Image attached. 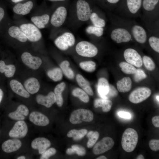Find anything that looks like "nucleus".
I'll list each match as a JSON object with an SVG mask.
<instances>
[{"instance_id": "a878e982", "label": "nucleus", "mask_w": 159, "mask_h": 159, "mask_svg": "<svg viewBox=\"0 0 159 159\" xmlns=\"http://www.w3.org/2000/svg\"><path fill=\"white\" fill-rule=\"evenodd\" d=\"M76 78L79 85L88 94L93 95L94 93L89 82L80 74H77Z\"/></svg>"}, {"instance_id": "473e14b6", "label": "nucleus", "mask_w": 159, "mask_h": 159, "mask_svg": "<svg viewBox=\"0 0 159 159\" xmlns=\"http://www.w3.org/2000/svg\"><path fill=\"white\" fill-rule=\"evenodd\" d=\"M48 77L55 82L61 80L63 77V73L61 69L56 67L48 71L47 73Z\"/></svg>"}, {"instance_id": "9b49d317", "label": "nucleus", "mask_w": 159, "mask_h": 159, "mask_svg": "<svg viewBox=\"0 0 159 159\" xmlns=\"http://www.w3.org/2000/svg\"><path fill=\"white\" fill-rule=\"evenodd\" d=\"M124 58L129 64L139 68L143 65V60L140 55L134 49L128 48L124 53Z\"/></svg>"}, {"instance_id": "c03bdc74", "label": "nucleus", "mask_w": 159, "mask_h": 159, "mask_svg": "<svg viewBox=\"0 0 159 159\" xmlns=\"http://www.w3.org/2000/svg\"><path fill=\"white\" fill-rule=\"evenodd\" d=\"M57 152V150L54 148H51L46 150L40 157V159H48L50 157L55 155Z\"/></svg>"}, {"instance_id": "a18cd8bd", "label": "nucleus", "mask_w": 159, "mask_h": 159, "mask_svg": "<svg viewBox=\"0 0 159 159\" xmlns=\"http://www.w3.org/2000/svg\"><path fill=\"white\" fill-rule=\"evenodd\" d=\"M134 76V80L136 82H138L145 79L147 77V75L144 71L140 69H137Z\"/></svg>"}, {"instance_id": "c9c22d12", "label": "nucleus", "mask_w": 159, "mask_h": 159, "mask_svg": "<svg viewBox=\"0 0 159 159\" xmlns=\"http://www.w3.org/2000/svg\"><path fill=\"white\" fill-rule=\"evenodd\" d=\"M99 136V133L97 131H91L87 134V137L88 138L87 146L88 148H92L95 144Z\"/></svg>"}, {"instance_id": "aec40b11", "label": "nucleus", "mask_w": 159, "mask_h": 159, "mask_svg": "<svg viewBox=\"0 0 159 159\" xmlns=\"http://www.w3.org/2000/svg\"><path fill=\"white\" fill-rule=\"evenodd\" d=\"M24 86L26 91L31 94L37 93L40 88L38 80L34 77H31L26 80L24 82Z\"/></svg>"}, {"instance_id": "4c0bfd02", "label": "nucleus", "mask_w": 159, "mask_h": 159, "mask_svg": "<svg viewBox=\"0 0 159 159\" xmlns=\"http://www.w3.org/2000/svg\"><path fill=\"white\" fill-rule=\"evenodd\" d=\"M90 19L94 26L103 27L105 25V20L99 17L97 14L95 12L91 13Z\"/></svg>"}, {"instance_id": "f257e3e1", "label": "nucleus", "mask_w": 159, "mask_h": 159, "mask_svg": "<svg viewBox=\"0 0 159 159\" xmlns=\"http://www.w3.org/2000/svg\"><path fill=\"white\" fill-rule=\"evenodd\" d=\"M138 140V134L135 129L129 128L124 132L122 138L121 145L122 149L130 153L135 149Z\"/></svg>"}, {"instance_id": "4be33fe9", "label": "nucleus", "mask_w": 159, "mask_h": 159, "mask_svg": "<svg viewBox=\"0 0 159 159\" xmlns=\"http://www.w3.org/2000/svg\"><path fill=\"white\" fill-rule=\"evenodd\" d=\"M16 67L12 64H7L3 59L0 60V73L6 77L11 78L14 74Z\"/></svg>"}, {"instance_id": "5701e85b", "label": "nucleus", "mask_w": 159, "mask_h": 159, "mask_svg": "<svg viewBox=\"0 0 159 159\" xmlns=\"http://www.w3.org/2000/svg\"><path fill=\"white\" fill-rule=\"evenodd\" d=\"M132 33L135 40L138 43H145L147 39V34L145 29L141 26L135 25L132 27Z\"/></svg>"}, {"instance_id": "f8f14e48", "label": "nucleus", "mask_w": 159, "mask_h": 159, "mask_svg": "<svg viewBox=\"0 0 159 159\" xmlns=\"http://www.w3.org/2000/svg\"><path fill=\"white\" fill-rule=\"evenodd\" d=\"M24 63L29 68L33 69H38L41 65L42 61L39 57L34 56L27 52L23 53L21 57Z\"/></svg>"}, {"instance_id": "ddd939ff", "label": "nucleus", "mask_w": 159, "mask_h": 159, "mask_svg": "<svg viewBox=\"0 0 159 159\" xmlns=\"http://www.w3.org/2000/svg\"><path fill=\"white\" fill-rule=\"evenodd\" d=\"M110 36L111 39L117 43L129 42L131 39V35L128 31L122 28H117L113 30Z\"/></svg>"}, {"instance_id": "e433bc0d", "label": "nucleus", "mask_w": 159, "mask_h": 159, "mask_svg": "<svg viewBox=\"0 0 159 159\" xmlns=\"http://www.w3.org/2000/svg\"><path fill=\"white\" fill-rule=\"evenodd\" d=\"M119 66L122 71L127 74H134L137 71L136 69L133 65L127 62H121Z\"/></svg>"}, {"instance_id": "680f3d73", "label": "nucleus", "mask_w": 159, "mask_h": 159, "mask_svg": "<svg viewBox=\"0 0 159 159\" xmlns=\"http://www.w3.org/2000/svg\"><path fill=\"white\" fill-rule=\"evenodd\" d=\"M49 1H64L66 0H49Z\"/></svg>"}, {"instance_id": "3c124183", "label": "nucleus", "mask_w": 159, "mask_h": 159, "mask_svg": "<svg viewBox=\"0 0 159 159\" xmlns=\"http://www.w3.org/2000/svg\"><path fill=\"white\" fill-rule=\"evenodd\" d=\"M152 123L153 125L155 127H159V116H155L153 117L152 119Z\"/></svg>"}, {"instance_id": "864d4df0", "label": "nucleus", "mask_w": 159, "mask_h": 159, "mask_svg": "<svg viewBox=\"0 0 159 159\" xmlns=\"http://www.w3.org/2000/svg\"><path fill=\"white\" fill-rule=\"evenodd\" d=\"M4 90L0 86V105L1 104L4 100Z\"/></svg>"}, {"instance_id": "f03ea898", "label": "nucleus", "mask_w": 159, "mask_h": 159, "mask_svg": "<svg viewBox=\"0 0 159 159\" xmlns=\"http://www.w3.org/2000/svg\"><path fill=\"white\" fill-rule=\"evenodd\" d=\"M94 115L90 110L79 109L74 111L71 113L69 121L74 124H78L83 122H90L93 119Z\"/></svg>"}, {"instance_id": "0eeeda50", "label": "nucleus", "mask_w": 159, "mask_h": 159, "mask_svg": "<svg viewBox=\"0 0 159 159\" xmlns=\"http://www.w3.org/2000/svg\"><path fill=\"white\" fill-rule=\"evenodd\" d=\"M76 13L78 19L82 21L90 18L91 11L89 4L85 0H78L76 4Z\"/></svg>"}, {"instance_id": "a19ab883", "label": "nucleus", "mask_w": 159, "mask_h": 159, "mask_svg": "<svg viewBox=\"0 0 159 159\" xmlns=\"http://www.w3.org/2000/svg\"><path fill=\"white\" fill-rule=\"evenodd\" d=\"M143 62L146 68L149 71H153L155 68V63L149 57L144 56L143 58Z\"/></svg>"}, {"instance_id": "393cba45", "label": "nucleus", "mask_w": 159, "mask_h": 159, "mask_svg": "<svg viewBox=\"0 0 159 159\" xmlns=\"http://www.w3.org/2000/svg\"><path fill=\"white\" fill-rule=\"evenodd\" d=\"M117 86L118 90L120 92H128L132 88L131 80L129 77H124L117 82Z\"/></svg>"}, {"instance_id": "09e8293b", "label": "nucleus", "mask_w": 159, "mask_h": 159, "mask_svg": "<svg viewBox=\"0 0 159 159\" xmlns=\"http://www.w3.org/2000/svg\"><path fill=\"white\" fill-rule=\"evenodd\" d=\"M150 148L153 151H156L159 150V140L152 139L150 140L149 143Z\"/></svg>"}, {"instance_id": "49530a36", "label": "nucleus", "mask_w": 159, "mask_h": 159, "mask_svg": "<svg viewBox=\"0 0 159 159\" xmlns=\"http://www.w3.org/2000/svg\"><path fill=\"white\" fill-rule=\"evenodd\" d=\"M71 148L73 149L74 153L77 154L79 156H84L86 154L85 149L82 146L78 145H72Z\"/></svg>"}, {"instance_id": "423d86ee", "label": "nucleus", "mask_w": 159, "mask_h": 159, "mask_svg": "<svg viewBox=\"0 0 159 159\" xmlns=\"http://www.w3.org/2000/svg\"><path fill=\"white\" fill-rule=\"evenodd\" d=\"M151 94L150 89L145 87H140L133 90L129 96V100L134 104L140 103L148 98Z\"/></svg>"}, {"instance_id": "2f4dec72", "label": "nucleus", "mask_w": 159, "mask_h": 159, "mask_svg": "<svg viewBox=\"0 0 159 159\" xmlns=\"http://www.w3.org/2000/svg\"><path fill=\"white\" fill-rule=\"evenodd\" d=\"M87 133V130L85 129L80 130L72 129L68 132L67 135L69 138H73L74 140L77 141L82 138Z\"/></svg>"}, {"instance_id": "1a4fd4ad", "label": "nucleus", "mask_w": 159, "mask_h": 159, "mask_svg": "<svg viewBox=\"0 0 159 159\" xmlns=\"http://www.w3.org/2000/svg\"><path fill=\"white\" fill-rule=\"evenodd\" d=\"M114 144V142L112 138L105 137L94 145L93 153L96 155L102 154L111 149Z\"/></svg>"}, {"instance_id": "ea45409f", "label": "nucleus", "mask_w": 159, "mask_h": 159, "mask_svg": "<svg viewBox=\"0 0 159 159\" xmlns=\"http://www.w3.org/2000/svg\"><path fill=\"white\" fill-rule=\"evenodd\" d=\"M86 31L89 34H93L97 37H100L103 34L104 29L103 27L89 26L87 27Z\"/></svg>"}, {"instance_id": "4d7b16f0", "label": "nucleus", "mask_w": 159, "mask_h": 159, "mask_svg": "<svg viewBox=\"0 0 159 159\" xmlns=\"http://www.w3.org/2000/svg\"><path fill=\"white\" fill-rule=\"evenodd\" d=\"M137 159H144L143 155L142 154H140L138 155L136 158Z\"/></svg>"}, {"instance_id": "cd10ccee", "label": "nucleus", "mask_w": 159, "mask_h": 159, "mask_svg": "<svg viewBox=\"0 0 159 159\" xmlns=\"http://www.w3.org/2000/svg\"><path fill=\"white\" fill-rule=\"evenodd\" d=\"M66 85L65 82H62L58 84L55 87L54 93L56 98V103L57 105L61 107L63 103V100L62 93L66 87Z\"/></svg>"}, {"instance_id": "c85d7f7f", "label": "nucleus", "mask_w": 159, "mask_h": 159, "mask_svg": "<svg viewBox=\"0 0 159 159\" xmlns=\"http://www.w3.org/2000/svg\"><path fill=\"white\" fill-rule=\"evenodd\" d=\"M94 105L95 108L101 107L103 112H107L110 110L112 103L107 99H96L94 100Z\"/></svg>"}, {"instance_id": "e2e57ef3", "label": "nucleus", "mask_w": 159, "mask_h": 159, "mask_svg": "<svg viewBox=\"0 0 159 159\" xmlns=\"http://www.w3.org/2000/svg\"><path fill=\"white\" fill-rule=\"evenodd\" d=\"M159 97L158 95L156 97V99H157L158 101V102H159Z\"/></svg>"}, {"instance_id": "f704fd0d", "label": "nucleus", "mask_w": 159, "mask_h": 159, "mask_svg": "<svg viewBox=\"0 0 159 159\" xmlns=\"http://www.w3.org/2000/svg\"><path fill=\"white\" fill-rule=\"evenodd\" d=\"M142 0H127V5L130 11L132 14L136 13L140 8Z\"/></svg>"}, {"instance_id": "f3484780", "label": "nucleus", "mask_w": 159, "mask_h": 159, "mask_svg": "<svg viewBox=\"0 0 159 159\" xmlns=\"http://www.w3.org/2000/svg\"><path fill=\"white\" fill-rule=\"evenodd\" d=\"M29 113V110L28 107L25 105L21 104L18 106L15 111L10 112L8 116L14 120H24L25 117L28 116Z\"/></svg>"}, {"instance_id": "58836bf2", "label": "nucleus", "mask_w": 159, "mask_h": 159, "mask_svg": "<svg viewBox=\"0 0 159 159\" xmlns=\"http://www.w3.org/2000/svg\"><path fill=\"white\" fill-rule=\"evenodd\" d=\"M79 65L82 69L88 72H92L96 69V64L92 61L82 62L80 63Z\"/></svg>"}, {"instance_id": "72a5a7b5", "label": "nucleus", "mask_w": 159, "mask_h": 159, "mask_svg": "<svg viewBox=\"0 0 159 159\" xmlns=\"http://www.w3.org/2000/svg\"><path fill=\"white\" fill-rule=\"evenodd\" d=\"M72 93L74 96L79 98L85 103H87L89 101L88 94L82 89L78 87L75 88L72 90Z\"/></svg>"}, {"instance_id": "20e7f679", "label": "nucleus", "mask_w": 159, "mask_h": 159, "mask_svg": "<svg viewBox=\"0 0 159 159\" xmlns=\"http://www.w3.org/2000/svg\"><path fill=\"white\" fill-rule=\"evenodd\" d=\"M75 42V39L73 34L70 32H66L58 37L54 40V43L59 49L64 51L73 46Z\"/></svg>"}, {"instance_id": "6ab92c4d", "label": "nucleus", "mask_w": 159, "mask_h": 159, "mask_svg": "<svg viewBox=\"0 0 159 159\" xmlns=\"http://www.w3.org/2000/svg\"><path fill=\"white\" fill-rule=\"evenodd\" d=\"M9 85L12 91L16 94L25 98L29 97V93L18 81L15 79L12 80L10 81Z\"/></svg>"}, {"instance_id": "052dcab7", "label": "nucleus", "mask_w": 159, "mask_h": 159, "mask_svg": "<svg viewBox=\"0 0 159 159\" xmlns=\"http://www.w3.org/2000/svg\"><path fill=\"white\" fill-rule=\"evenodd\" d=\"M11 1L14 3H17L24 0H11Z\"/></svg>"}, {"instance_id": "b1692460", "label": "nucleus", "mask_w": 159, "mask_h": 159, "mask_svg": "<svg viewBox=\"0 0 159 159\" xmlns=\"http://www.w3.org/2000/svg\"><path fill=\"white\" fill-rule=\"evenodd\" d=\"M8 32L10 36L16 39L21 42H25L27 39L22 30L17 26H11L9 29Z\"/></svg>"}, {"instance_id": "39448f33", "label": "nucleus", "mask_w": 159, "mask_h": 159, "mask_svg": "<svg viewBox=\"0 0 159 159\" xmlns=\"http://www.w3.org/2000/svg\"><path fill=\"white\" fill-rule=\"evenodd\" d=\"M20 28L25 35L27 39L30 42H37L42 37V33L40 30L33 24H23L20 26Z\"/></svg>"}, {"instance_id": "412c9836", "label": "nucleus", "mask_w": 159, "mask_h": 159, "mask_svg": "<svg viewBox=\"0 0 159 159\" xmlns=\"http://www.w3.org/2000/svg\"><path fill=\"white\" fill-rule=\"evenodd\" d=\"M33 6V2L30 1L24 4H16L13 7V10L17 14L25 15L30 12Z\"/></svg>"}, {"instance_id": "c756f323", "label": "nucleus", "mask_w": 159, "mask_h": 159, "mask_svg": "<svg viewBox=\"0 0 159 159\" xmlns=\"http://www.w3.org/2000/svg\"><path fill=\"white\" fill-rule=\"evenodd\" d=\"M50 17L47 14L41 16H34L31 18V21L38 28L43 29L49 22Z\"/></svg>"}, {"instance_id": "13d9d810", "label": "nucleus", "mask_w": 159, "mask_h": 159, "mask_svg": "<svg viewBox=\"0 0 159 159\" xmlns=\"http://www.w3.org/2000/svg\"><path fill=\"white\" fill-rule=\"evenodd\" d=\"M96 159H107V158L104 155H102L101 156H100Z\"/></svg>"}, {"instance_id": "37998d69", "label": "nucleus", "mask_w": 159, "mask_h": 159, "mask_svg": "<svg viewBox=\"0 0 159 159\" xmlns=\"http://www.w3.org/2000/svg\"><path fill=\"white\" fill-rule=\"evenodd\" d=\"M149 44L155 51L159 52V39L154 36L150 37L149 39Z\"/></svg>"}, {"instance_id": "79ce46f5", "label": "nucleus", "mask_w": 159, "mask_h": 159, "mask_svg": "<svg viewBox=\"0 0 159 159\" xmlns=\"http://www.w3.org/2000/svg\"><path fill=\"white\" fill-rule=\"evenodd\" d=\"M159 0H143V6L144 8L148 11L154 9Z\"/></svg>"}, {"instance_id": "de8ad7c7", "label": "nucleus", "mask_w": 159, "mask_h": 159, "mask_svg": "<svg viewBox=\"0 0 159 159\" xmlns=\"http://www.w3.org/2000/svg\"><path fill=\"white\" fill-rule=\"evenodd\" d=\"M118 95V92L115 87L112 85H109V90L107 94L106 95L105 98L115 97Z\"/></svg>"}, {"instance_id": "5fc2aeb1", "label": "nucleus", "mask_w": 159, "mask_h": 159, "mask_svg": "<svg viewBox=\"0 0 159 159\" xmlns=\"http://www.w3.org/2000/svg\"><path fill=\"white\" fill-rule=\"evenodd\" d=\"M66 153L67 154L69 155L75 154L74 150L72 148H67L66 150Z\"/></svg>"}, {"instance_id": "8fccbe9b", "label": "nucleus", "mask_w": 159, "mask_h": 159, "mask_svg": "<svg viewBox=\"0 0 159 159\" xmlns=\"http://www.w3.org/2000/svg\"><path fill=\"white\" fill-rule=\"evenodd\" d=\"M118 115L120 117L125 119H129L131 117V114L129 113L123 111L119 112Z\"/></svg>"}, {"instance_id": "6e6d98bb", "label": "nucleus", "mask_w": 159, "mask_h": 159, "mask_svg": "<svg viewBox=\"0 0 159 159\" xmlns=\"http://www.w3.org/2000/svg\"><path fill=\"white\" fill-rule=\"evenodd\" d=\"M109 2L115 4L117 3L118 1L119 0H107Z\"/></svg>"}, {"instance_id": "bb28decb", "label": "nucleus", "mask_w": 159, "mask_h": 159, "mask_svg": "<svg viewBox=\"0 0 159 159\" xmlns=\"http://www.w3.org/2000/svg\"><path fill=\"white\" fill-rule=\"evenodd\" d=\"M109 90V84L107 80L104 78H100L97 85V91L99 95L102 98H105Z\"/></svg>"}, {"instance_id": "9d476101", "label": "nucleus", "mask_w": 159, "mask_h": 159, "mask_svg": "<svg viewBox=\"0 0 159 159\" xmlns=\"http://www.w3.org/2000/svg\"><path fill=\"white\" fill-rule=\"evenodd\" d=\"M67 15L66 8L63 6L58 7L51 16L50 22L54 26L58 27L62 26L65 22Z\"/></svg>"}, {"instance_id": "2eb2a0df", "label": "nucleus", "mask_w": 159, "mask_h": 159, "mask_svg": "<svg viewBox=\"0 0 159 159\" xmlns=\"http://www.w3.org/2000/svg\"><path fill=\"white\" fill-rule=\"evenodd\" d=\"M29 119L33 124L39 126H45L49 123V120L46 116L36 111H33L30 113Z\"/></svg>"}, {"instance_id": "6e6552de", "label": "nucleus", "mask_w": 159, "mask_h": 159, "mask_svg": "<svg viewBox=\"0 0 159 159\" xmlns=\"http://www.w3.org/2000/svg\"><path fill=\"white\" fill-rule=\"evenodd\" d=\"M28 132V127L24 120L17 121L9 132V136L11 138H19L24 137Z\"/></svg>"}, {"instance_id": "a211bd4d", "label": "nucleus", "mask_w": 159, "mask_h": 159, "mask_svg": "<svg viewBox=\"0 0 159 159\" xmlns=\"http://www.w3.org/2000/svg\"><path fill=\"white\" fill-rule=\"evenodd\" d=\"M37 102L39 104L49 108L56 102V98L54 93L50 92L46 96L41 94L37 95L36 97Z\"/></svg>"}, {"instance_id": "bf43d9fd", "label": "nucleus", "mask_w": 159, "mask_h": 159, "mask_svg": "<svg viewBox=\"0 0 159 159\" xmlns=\"http://www.w3.org/2000/svg\"><path fill=\"white\" fill-rule=\"evenodd\" d=\"M17 159H26V157L24 155H22V156H21L18 157L17 158Z\"/></svg>"}, {"instance_id": "603ef678", "label": "nucleus", "mask_w": 159, "mask_h": 159, "mask_svg": "<svg viewBox=\"0 0 159 159\" xmlns=\"http://www.w3.org/2000/svg\"><path fill=\"white\" fill-rule=\"evenodd\" d=\"M5 15V12L4 9L0 7V25L4 18Z\"/></svg>"}, {"instance_id": "0e129e2a", "label": "nucleus", "mask_w": 159, "mask_h": 159, "mask_svg": "<svg viewBox=\"0 0 159 159\" xmlns=\"http://www.w3.org/2000/svg\"></svg>"}, {"instance_id": "7c9ffc66", "label": "nucleus", "mask_w": 159, "mask_h": 159, "mask_svg": "<svg viewBox=\"0 0 159 159\" xmlns=\"http://www.w3.org/2000/svg\"><path fill=\"white\" fill-rule=\"evenodd\" d=\"M70 64L67 60L62 62L60 65V69L64 75L69 79H73L74 74L72 70L69 67Z\"/></svg>"}, {"instance_id": "dca6fc26", "label": "nucleus", "mask_w": 159, "mask_h": 159, "mask_svg": "<svg viewBox=\"0 0 159 159\" xmlns=\"http://www.w3.org/2000/svg\"><path fill=\"white\" fill-rule=\"evenodd\" d=\"M50 141L44 137H38L34 139L31 143V147L37 150L39 154H42L51 145Z\"/></svg>"}, {"instance_id": "7ed1b4c3", "label": "nucleus", "mask_w": 159, "mask_h": 159, "mask_svg": "<svg viewBox=\"0 0 159 159\" xmlns=\"http://www.w3.org/2000/svg\"><path fill=\"white\" fill-rule=\"evenodd\" d=\"M75 50L79 55L88 57L95 56L98 52L97 48L95 45L85 41L78 42L76 45Z\"/></svg>"}, {"instance_id": "4468645a", "label": "nucleus", "mask_w": 159, "mask_h": 159, "mask_svg": "<svg viewBox=\"0 0 159 159\" xmlns=\"http://www.w3.org/2000/svg\"><path fill=\"white\" fill-rule=\"evenodd\" d=\"M22 145L21 141L18 138L10 139L3 143L1 148L4 152L10 153L19 150L21 147Z\"/></svg>"}]
</instances>
